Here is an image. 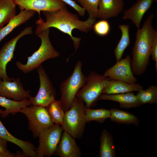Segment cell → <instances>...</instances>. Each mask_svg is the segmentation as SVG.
<instances>
[{
	"label": "cell",
	"instance_id": "3",
	"mask_svg": "<svg viewBox=\"0 0 157 157\" xmlns=\"http://www.w3.org/2000/svg\"><path fill=\"white\" fill-rule=\"evenodd\" d=\"M49 31L50 28H47L37 35L41 39V45L38 50L28 57L25 64H23L18 61L16 63L17 68L23 73L26 74L30 72L45 61L56 58L60 56L59 53L54 48L50 40Z\"/></svg>",
	"mask_w": 157,
	"mask_h": 157
},
{
	"label": "cell",
	"instance_id": "34",
	"mask_svg": "<svg viewBox=\"0 0 157 157\" xmlns=\"http://www.w3.org/2000/svg\"><path fill=\"white\" fill-rule=\"evenodd\" d=\"M7 141L0 137V151H9L7 147Z\"/></svg>",
	"mask_w": 157,
	"mask_h": 157
},
{
	"label": "cell",
	"instance_id": "15",
	"mask_svg": "<svg viewBox=\"0 0 157 157\" xmlns=\"http://www.w3.org/2000/svg\"><path fill=\"white\" fill-rule=\"evenodd\" d=\"M154 1V0H137L130 8L125 10L123 18L131 20L138 29L139 28L144 15Z\"/></svg>",
	"mask_w": 157,
	"mask_h": 157
},
{
	"label": "cell",
	"instance_id": "9",
	"mask_svg": "<svg viewBox=\"0 0 157 157\" xmlns=\"http://www.w3.org/2000/svg\"><path fill=\"white\" fill-rule=\"evenodd\" d=\"M36 69L40 79V88L37 95L29 99L31 105L45 107L55 99L56 90L41 65Z\"/></svg>",
	"mask_w": 157,
	"mask_h": 157
},
{
	"label": "cell",
	"instance_id": "28",
	"mask_svg": "<svg viewBox=\"0 0 157 157\" xmlns=\"http://www.w3.org/2000/svg\"><path fill=\"white\" fill-rule=\"evenodd\" d=\"M136 96L142 105L149 104H157V86L151 85L146 90H141Z\"/></svg>",
	"mask_w": 157,
	"mask_h": 157
},
{
	"label": "cell",
	"instance_id": "26",
	"mask_svg": "<svg viewBox=\"0 0 157 157\" xmlns=\"http://www.w3.org/2000/svg\"><path fill=\"white\" fill-rule=\"evenodd\" d=\"M45 108L54 124L62 126L65 112L60 101L55 99Z\"/></svg>",
	"mask_w": 157,
	"mask_h": 157
},
{
	"label": "cell",
	"instance_id": "25",
	"mask_svg": "<svg viewBox=\"0 0 157 157\" xmlns=\"http://www.w3.org/2000/svg\"><path fill=\"white\" fill-rule=\"evenodd\" d=\"M122 32V35L114 51L116 62L122 59V56L126 49L129 45L130 39L129 34V25L123 24L119 26Z\"/></svg>",
	"mask_w": 157,
	"mask_h": 157
},
{
	"label": "cell",
	"instance_id": "16",
	"mask_svg": "<svg viewBox=\"0 0 157 157\" xmlns=\"http://www.w3.org/2000/svg\"><path fill=\"white\" fill-rule=\"evenodd\" d=\"M123 0H100L97 18L107 19L117 17L123 10Z\"/></svg>",
	"mask_w": 157,
	"mask_h": 157
},
{
	"label": "cell",
	"instance_id": "35",
	"mask_svg": "<svg viewBox=\"0 0 157 157\" xmlns=\"http://www.w3.org/2000/svg\"><path fill=\"white\" fill-rule=\"evenodd\" d=\"M154 1H157V0H154Z\"/></svg>",
	"mask_w": 157,
	"mask_h": 157
},
{
	"label": "cell",
	"instance_id": "18",
	"mask_svg": "<svg viewBox=\"0 0 157 157\" xmlns=\"http://www.w3.org/2000/svg\"><path fill=\"white\" fill-rule=\"evenodd\" d=\"M143 89V86L139 83L131 84L110 78L106 82L102 94H114L133 91L138 92Z\"/></svg>",
	"mask_w": 157,
	"mask_h": 157
},
{
	"label": "cell",
	"instance_id": "1",
	"mask_svg": "<svg viewBox=\"0 0 157 157\" xmlns=\"http://www.w3.org/2000/svg\"><path fill=\"white\" fill-rule=\"evenodd\" d=\"M42 13L45 21L41 18L36 21L37 26L35 34L37 35L47 28H56L69 35L76 50L79 47L81 38L74 37L72 35L73 30L77 29L82 32L88 33L93 28V25L96 22L95 18L89 17L85 21H81L77 15L68 10L66 6L57 11H44Z\"/></svg>",
	"mask_w": 157,
	"mask_h": 157
},
{
	"label": "cell",
	"instance_id": "31",
	"mask_svg": "<svg viewBox=\"0 0 157 157\" xmlns=\"http://www.w3.org/2000/svg\"><path fill=\"white\" fill-rule=\"evenodd\" d=\"M66 4H67L73 8L81 16L83 17L85 11L81 6L78 4L73 0H61Z\"/></svg>",
	"mask_w": 157,
	"mask_h": 157
},
{
	"label": "cell",
	"instance_id": "11",
	"mask_svg": "<svg viewBox=\"0 0 157 157\" xmlns=\"http://www.w3.org/2000/svg\"><path fill=\"white\" fill-rule=\"evenodd\" d=\"M131 57L127 55L124 59L116 62L112 67L107 69L104 74L112 79L119 80L131 84L137 82L131 67Z\"/></svg>",
	"mask_w": 157,
	"mask_h": 157
},
{
	"label": "cell",
	"instance_id": "5",
	"mask_svg": "<svg viewBox=\"0 0 157 157\" xmlns=\"http://www.w3.org/2000/svg\"><path fill=\"white\" fill-rule=\"evenodd\" d=\"M82 63L78 61L71 75L60 86V101L65 112L71 108L78 90L85 84L86 76L82 70Z\"/></svg>",
	"mask_w": 157,
	"mask_h": 157
},
{
	"label": "cell",
	"instance_id": "10",
	"mask_svg": "<svg viewBox=\"0 0 157 157\" xmlns=\"http://www.w3.org/2000/svg\"><path fill=\"white\" fill-rule=\"evenodd\" d=\"M33 33L32 26L26 27L14 38L7 42L0 50V79L8 81L14 78H9L7 75L6 66L13 58L14 53L17 43L22 37Z\"/></svg>",
	"mask_w": 157,
	"mask_h": 157
},
{
	"label": "cell",
	"instance_id": "20",
	"mask_svg": "<svg viewBox=\"0 0 157 157\" xmlns=\"http://www.w3.org/2000/svg\"><path fill=\"white\" fill-rule=\"evenodd\" d=\"M36 12L33 10H24L14 16L5 26L0 29V42L15 28L29 20Z\"/></svg>",
	"mask_w": 157,
	"mask_h": 157
},
{
	"label": "cell",
	"instance_id": "23",
	"mask_svg": "<svg viewBox=\"0 0 157 157\" xmlns=\"http://www.w3.org/2000/svg\"><path fill=\"white\" fill-rule=\"evenodd\" d=\"M110 119V120L119 124H132L138 126L139 120L136 116L127 111L116 108H111Z\"/></svg>",
	"mask_w": 157,
	"mask_h": 157
},
{
	"label": "cell",
	"instance_id": "6",
	"mask_svg": "<svg viewBox=\"0 0 157 157\" xmlns=\"http://www.w3.org/2000/svg\"><path fill=\"white\" fill-rule=\"evenodd\" d=\"M110 79L104 74L92 71L86 77L85 85L78 90L76 97L83 101L86 108H90L98 100L106 82Z\"/></svg>",
	"mask_w": 157,
	"mask_h": 157
},
{
	"label": "cell",
	"instance_id": "24",
	"mask_svg": "<svg viewBox=\"0 0 157 157\" xmlns=\"http://www.w3.org/2000/svg\"><path fill=\"white\" fill-rule=\"evenodd\" d=\"M16 6L14 0H0V29L15 15Z\"/></svg>",
	"mask_w": 157,
	"mask_h": 157
},
{
	"label": "cell",
	"instance_id": "13",
	"mask_svg": "<svg viewBox=\"0 0 157 157\" xmlns=\"http://www.w3.org/2000/svg\"><path fill=\"white\" fill-rule=\"evenodd\" d=\"M20 11L33 10L38 12L59 10L66 6L61 0H14Z\"/></svg>",
	"mask_w": 157,
	"mask_h": 157
},
{
	"label": "cell",
	"instance_id": "14",
	"mask_svg": "<svg viewBox=\"0 0 157 157\" xmlns=\"http://www.w3.org/2000/svg\"><path fill=\"white\" fill-rule=\"evenodd\" d=\"M53 155L60 157H79L82 154L75 138L64 131Z\"/></svg>",
	"mask_w": 157,
	"mask_h": 157
},
{
	"label": "cell",
	"instance_id": "27",
	"mask_svg": "<svg viewBox=\"0 0 157 157\" xmlns=\"http://www.w3.org/2000/svg\"><path fill=\"white\" fill-rule=\"evenodd\" d=\"M85 112L87 122L96 121L102 123L110 118L111 114L110 110L103 108L91 109L85 107Z\"/></svg>",
	"mask_w": 157,
	"mask_h": 157
},
{
	"label": "cell",
	"instance_id": "17",
	"mask_svg": "<svg viewBox=\"0 0 157 157\" xmlns=\"http://www.w3.org/2000/svg\"><path fill=\"white\" fill-rule=\"evenodd\" d=\"M2 111L0 108V115ZM0 137L7 142H11L18 146L21 149L26 157H37L35 147L34 145L29 142L24 141L14 137L5 127L0 119Z\"/></svg>",
	"mask_w": 157,
	"mask_h": 157
},
{
	"label": "cell",
	"instance_id": "33",
	"mask_svg": "<svg viewBox=\"0 0 157 157\" xmlns=\"http://www.w3.org/2000/svg\"><path fill=\"white\" fill-rule=\"evenodd\" d=\"M26 157L22 152L18 151L16 153L11 152L9 151H0V157Z\"/></svg>",
	"mask_w": 157,
	"mask_h": 157
},
{
	"label": "cell",
	"instance_id": "7",
	"mask_svg": "<svg viewBox=\"0 0 157 157\" xmlns=\"http://www.w3.org/2000/svg\"><path fill=\"white\" fill-rule=\"evenodd\" d=\"M26 106L19 110L27 118L28 129L33 134L34 138L38 137L43 130L55 125L52 121L45 107L33 105Z\"/></svg>",
	"mask_w": 157,
	"mask_h": 157
},
{
	"label": "cell",
	"instance_id": "21",
	"mask_svg": "<svg viewBox=\"0 0 157 157\" xmlns=\"http://www.w3.org/2000/svg\"><path fill=\"white\" fill-rule=\"evenodd\" d=\"M116 156L113 136L106 129H103L100 138L99 157H115Z\"/></svg>",
	"mask_w": 157,
	"mask_h": 157
},
{
	"label": "cell",
	"instance_id": "8",
	"mask_svg": "<svg viewBox=\"0 0 157 157\" xmlns=\"http://www.w3.org/2000/svg\"><path fill=\"white\" fill-rule=\"evenodd\" d=\"M63 131L61 126L55 125L40 132L39 146L35 150L37 157H49L53 155Z\"/></svg>",
	"mask_w": 157,
	"mask_h": 157
},
{
	"label": "cell",
	"instance_id": "22",
	"mask_svg": "<svg viewBox=\"0 0 157 157\" xmlns=\"http://www.w3.org/2000/svg\"><path fill=\"white\" fill-rule=\"evenodd\" d=\"M31 105L29 99L21 101H15L0 96V106L5 108L2 111L0 115L2 118H5L10 114H14L19 112V110Z\"/></svg>",
	"mask_w": 157,
	"mask_h": 157
},
{
	"label": "cell",
	"instance_id": "32",
	"mask_svg": "<svg viewBox=\"0 0 157 157\" xmlns=\"http://www.w3.org/2000/svg\"><path fill=\"white\" fill-rule=\"evenodd\" d=\"M151 56L153 60L155 62V66L157 71V36L154 38L153 42L151 51Z\"/></svg>",
	"mask_w": 157,
	"mask_h": 157
},
{
	"label": "cell",
	"instance_id": "4",
	"mask_svg": "<svg viewBox=\"0 0 157 157\" xmlns=\"http://www.w3.org/2000/svg\"><path fill=\"white\" fill-rule=\"evenodd\" d=\"M85 107L83 101L76 97L71 108L65 112L61 126L64 131L75 139L83 135L87 122Z\"/></svg>",
	"mask_w": 157,
	"mask_h": 157
},
{
	"label": "cell",
	"instance_id": "30",
	"mask_svg": "<svg viewBox=\"0 0 157 157\" xmlns=\"http://www.w3.org/2000/svg\"><path fill=\"white\" fill-rule=\"evenodd\" d=\"M93 28L95 33L101 36L107 35L110 30V26L106 19H101L94 24Z\"/></svg>",
	"mask_w": 157,
	"mask_h": 157
},
{
	"label": "cell",
	"instance_id": "19",
	"mask_svg": "<svg viewBox=\"0 0 157 157\" xmlns=\"http://www.w3.org/2000/svg\"><path fill=\"white\" fill-rule=\"evenodd\" d=\"M98 100H107L118 102L122 108L129 109L140 107L141 105L136 95L133 92L114 94H101Z\"/></svg>",
	"mask_w": 157,
	"mask_h": 157
},
{
	"label": "cell",
	"instance_id": "29",
	"mask_svg": "<svg viewBox=\"0 0 157 157\" xmlns=\"http://www.w3.org/2000/svg\"><path fill=\"white\" fill-rule=\"evenodd\" d=\"M88 13L89 17L97 18L100 0H76Z\"/></svg>",
	"mask_w": 157,
	"mask_h": 157
},
{
	"label": "cell",
	"instance_id": "12",
	"mask_svg": "<svg viewBox=\"0 0 157 157\" xmlns=\"http://www.w3.org/2000/svg\"><path fill=\"white\" fill-rule=\"evenodd\" d=\"M30 90H25L20 81L17 78L11 81L0 79V96L15 101L28 99L32 96Z\"/></svg>",
	"mask_w": 157,
	"mask_h": 157
},
{
	"label": "cell",
	"instance_id": "2",
	"mask_svg": "<svg viewBox=\"0 0 157 157\" xmlns=\"http://www.w3.org/2000/svg\"><path fill=\"white\" fill-rule=\"evenodd\" d=\"M154 16L153 14L150 15L144 22L142 27L138 29L136 33L131 61V68L134 75L144 74L149 64L153 42L157 36V30L154 29L152 25Z\"/></svg>",
	"mask_w": 157,
	"mask_h": 157
}]
</instances>
